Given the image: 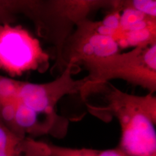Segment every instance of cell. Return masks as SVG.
<instances>
[{
	"label": "cell",
	"mask_w": 156,
	"mask_h": 156,
	"mask_svg": "<svg viewBox=\"0 0 156 156\" xmlns=\"http://www.w3.org/2000/svg\"><path fill=\"white\" fill-rule=\"evenodd\" d=\"M107 106L97 108L116 117L121 126L118 147L128 156H156V97L135 95L109 85Z\"/></svg>",
	"instance_id": "1"
},
{
	"label": "cell",
	"mask_w": 156,
	"mask_h": 156,
	"mask_svg": "<svg viewBox=\"0 0 156 156\" xmlns=\"http://www.w3.org/2000/svg\"><path fill=\"white\" fill-rule=\"evenodd\" d=\"M90 80L98 87L111 80L119 79L142 87L149 93L156 90V44L135 47L83 64Z\"/></svg>",
	"instance_id": "2"
},
{
	"label": "cell",
	"mask_w": 156,
	"mask_h": 156,
	"mask_svg": "<svg viewBox=\"0 0 156 156\" xmlns=\"http://www.w3.org/2000/svg\"><path fill=\"white\" fill-rule=\"evenodd\" d=\"M49 67V55L39 41L20 25L0 24V69L12 77L29 71L44 73Z\"/></svg>",
	"instance_id": "3"
},
{
	"label": "cell",
	"mask_w": 156,
	"mask_h": 156,
	"mask_svg": "<svg viewBox=\"0 0 156 156\" xmlns=\"http://www.w3.org/2000/svg\"><path fill=\"white\" fill-rule=\"evenodd\" d=\"M76 68L77 66L67 64L61 75L47 83L21 82L18 99L40 114H56V104L64 96L78 93L83 96L97 88L87 77L81 80L74 79L73 75L77 72Z\"/></svg>",
	"instance_id": "4"
},
{
	"label": "cell",
	"mask_w": 156,
	"mask_h": 156,
	"mask_svg": "<svg viewBox=\"0 0 156 156\" xmlns=\"http://www.w3.org/2000/svg\"><path fill=\"white\" fill-rule=\"evenodd\" d=\"M64 43L62 62L79 67L87 62L119 53L120 47L114 37L101 34L96 22L85 20Z\"/></svg>",
	"instance_id": "5"
},
{
	"label": "cell",
	"mask_w": 156,
	"mask_h": 156,
	"mask_svg": "<svg viewBox=\"0 0 156 156\" xmlns=\"http://www.w3.org/2000/svg\"><path fill=\"white\" fill-rule=\"evenodd\" d=\"M50 156H128L119 147L108 150L73 148L47 143Z\"/></svg>",
	"instance_id": "6"
},
{
	"label": "cell",
	"mask_w": 156,
	"mask_h": 156,
	"mask_svg": "<svg viewBox=\"0 0 156 156\" xmlns=\"http://www.w3.org/2000/svg\"><path fill=\"white\" fill-rule=\"evenodd\" d=\"M110 6L112 7V10L120 12L124 9H130L156 18V2L155 0L111 1Z\"/></svg>",
	"instance_id": "7"
},
{
	"label": "cell",
	"mask_w": 156,
	"mask_h": 156,
	"mask_svg": "<svg viewBox=\"0 0 156 156\" xmlns=\"http://www.w3.org/2000/svg\"><path fill=\"white\" fill-rule=\"evenodd\" d=\"M21 82L0 75V103L18 98Z\"/></svg>",
	"instance_id": "8"
}]
</instances>
